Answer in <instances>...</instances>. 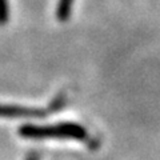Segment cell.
Returning <instances> with one entry per match:
<instances>
[{
	"mask_svg": "<svg viewBox=\"0 0 160 160\" xmlns=\"http://www.w3.org/2000/svg\"><path fill=\"white\" fill-rule=\"evenodd\" d=\"M19 135L27 139H53V138H69L80 142L88 140V132L86 128L76 123H60L55 126H23L19 129Z\"/></svg>",
	"mask_w": 160,
	"mask_h": 160,
	"instance_id": "cell-1",
	"label": "cell"
},
{
	"mask_svg": "<svg viewBox=\"0 0 160 160\" xmlns=\"http://www.w3.org/2000/svg\"><path fill=\"white\" fill-rule=\"evenodd\" d=\"M58 108H49L47 111L43 109H31V108H23L18 106H2L0 104V116L4 118H22V116H42L51 111H56Z\"/></svg>",
	"mask_w": 160,
	"mask_h": 160,
	"instance_id": "cell-2",
	"label": "cell"
},
{
	"mask_svg": "<svg viewBox=\"0 0 160 160\" xmlns=\"http://www.w3.org/2000/svg\"><path fill=\"white\" fill-rule=\"evenodd\" d=\"M72 3H73V0H59L58 8H56V16L60 22H66L69 18Z\"/></svg>",
	"mask_w": 160,
	"mask_h": 160,
	"instance_id": "cell-3",
	"label": "cell"
},
{
	"mask_svg": "<svg viewBox=\"0 0 160 160\" xmlns=\"http://www.w3.org/2000/svg\"><path fill=\"white\" fill-rule=\"evenodd\" d=\"M8 22V3L7 0H0V26Z\"/></svg>",
	"mask_w": 160,
	"mask_h": 160,
	"instance_id": "cell-4",
	"label": "cell"
},
{
	"mask_svg": "<svg viewBox=\"0 0 160 160\" xmlns=\"http://www.w3.org/2000/svg\"><path fill=\"white\" fill-rule=\"evenodd\" d=\"M26 160H40V156H39L38 152H32V153L28 155Z\"/></svg>",
	"mask_w": 160,
	"mask_h": 160,
	"instance_id": "cell-5",
	"label": "cell"
}]
</instances>
